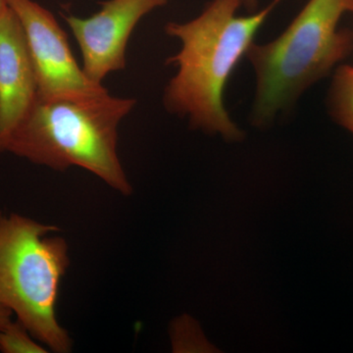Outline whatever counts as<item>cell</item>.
I'll use <instances>...</instances> for the list:
<instances>
[{
	"mask_svg": "<svg viewBox=\"0 0 353 353\" xmlns=\"http://www.w3.org/2000/svg\"><path fill=\"white\" fill-rule=\"evenodd\" d=\"M241 4V0H213L194 19L165 27L168 36L182 43L167 60L176 73L165 88V108L189 118L194 129L228 141H238L243 134L225 108V88L273 8L238 16Z\"/></svg>",
	"mask_w": 353,
	"mask_h": 353,
	"instance_id": "6da1fadb",
	"label": "cell"
},
{
	"mask_svg": "<svg viewBox=\"0 0 353 353\" xmlns=\"http://www.w3.org/2000/svg\"><path fill=\"white\" fill-rule=\"evenodd\" d=\"M134 105V99L108 92L65 99L39 97L11 134L6 152L53 170L81 167L129 196L132 188L118 155V130Z\"/></svg>",
	"mask_w": 353,
	"mask_h": 353,
	"instance_id": "7a4b0ae2",
	"label": "cell"
},
{
	"mask_svg": "<svg viewBox=\"0 0 353 353\" xmlns=\"http://www.w3.org/2000/svg\"><path fill=\"white\" fill-rule=\"evenodd\" d=\"M347 12L353 0H308L278 38L252 43L245 57L256 77L253 124L268 125L350 54L352 32L339 29Z\"/></svg>",
	"mask_w": 353,
	"mask_h": 353,
	"instance_id": "3957f363",
	"label": "cell"
},
{
	"mask_svg": "<svg viewBox=\"0 0 353 353\" xmlns=\"http://www.w3.org/2000/svg\"><path fill=\"white\" fill-rule=\"evenodd\" d=\"M59 231L18 214H0V303L36 340L57 353L73 341L58 322L60 283L70 265L69 246Z\"/></svg>",
	"mask_w": 353,
	"mask_h": 353,
	"instance_id": "277c9868",
	"label": "cell"
},
{
	"mask_svg": "<svg viewBox=\"0 0 353 353\" xmlns=\"http://www.w3.org/2000/svg\"><path fill=\"white\" fill-rule=\"evenodd\" d=\"M17 15L31 57L41 99L88 97L108 92L92 82L77 63L57 18L34 0H7Z\"/></svg>",
	"mask_w": 353,
	"mask_h": 353,
	"instance_id": "5b68a950",
	"label": "cell"
},
{
	"mask_svg": "<svg viewBox=\"0 0 353 353\" xmlns=\"http://www.w3.org/2000/svg\"><path fill=\"white\" fill-rule=\"evenodd\" d=\"M168 0H108L88 18L64 15L81 53V65L92 82L102 85L104 79L126 68L130 37L139 21Z\"/></svg>",
	"mask_w": 353,
	"mask_h": 353,
	"instance_id": "8992f818",
	"label": "cell"
},
{
	"mask_svg": "<svg viewBox=\"0 0 353 353\" xmlns=\"http://www.w3.org/2000/svg\"><path fill=\"white\" fill-rule=\"evenodd\" d=\"M39 99L38 83L17 15L0 13V154Z\"/></svg>",
	"mask_w": 353,
	"mask_h": 353,
	"instance_id": "52a82bcc",
	"label": "cell"
},
{
	"mask_svg": "<svg viewBox=\"0 0 353 353\" xmlns=\"http://www.w3.org/2000/svg\"><path fill=\"white\" fill-rule=\"evenodd\" d=\"M330 114L333 119L353 134V66L336 69L328 95Z\"/></svg>",
	"mask_w": 353,
	"mask_h": 353,
	"instance_id": "ba28073f",
	"label": "cell"
},
{
	"mask_svg": "<svg viewBox=\"0 0 353 353\" xmlns=\"http://www.w3.org/2000/svg\"><path fill=\"white\" fill-rule=\"evenodd\" d=\"M0 352L3 353H46L48 348L32 336L22 323L11 321L0 329Z\"/></svg>",
	"mask_w": 353,
	"mask_h": 353,
	"instance_id": "9c48e42d",
	"label": "cell"
},
{
	"mask_svg": "<svg viewBox=\"0 0 353 353\" xmlns=\"http://www.w3.org/2000/svg\"><path fill=\"white\" fill-rule=\"evenodd\" d=\"M12 311L10 310L7 306L0 303V329L6 327L7 324H9L12 320Z\"/></svg>",
	"mask_w": 353,
	"mask_h": 353,
	"instance_id": "30bf717a",
	"label": "cell"
},
{
	"mask_svg": "<svg viewBox=\"0 0 353 353\" xmlns=\"http://www.w3.org/2000/svg\"><path fill=\"white\" fill-rule=\"evenodd\" d=\"M8 6V1L7 0H0V13Z\"/></svg>",
	"mask_w": 353,
	"mask_h": 353,
	"instance_id": "8fae6325",
	"label": "cell"
},
{
	"mask_svg": "<svg viewBox=\"0 0 353 353\" xmlns=\"http://www.w3.org/2000/svg\"><path fill=\"white\" fill-rule=\"evenodd\" d=\"M246 3L250 7H253L256 4V0H246Z\"/></svg>",
	"mask_w": 353,
	"mask_h": 353,
	"instance_id": "7c38bea8",
	"label": "cell"
},
{
	"mask_svg": "<svg viewBox=\"0 0 353 353\" xmlns=\"http://www.w3.org/2000/svg\"><path fill=\"white\" fill-rule=\"evenodd\" d=\"M352 34H353V32H352Z\"/></svg>",
	"mask_w": 353,
	"mask_h": 353,
	"instance_id": "4fadbf2b",
	"label": "cell"
}]
</instances>
